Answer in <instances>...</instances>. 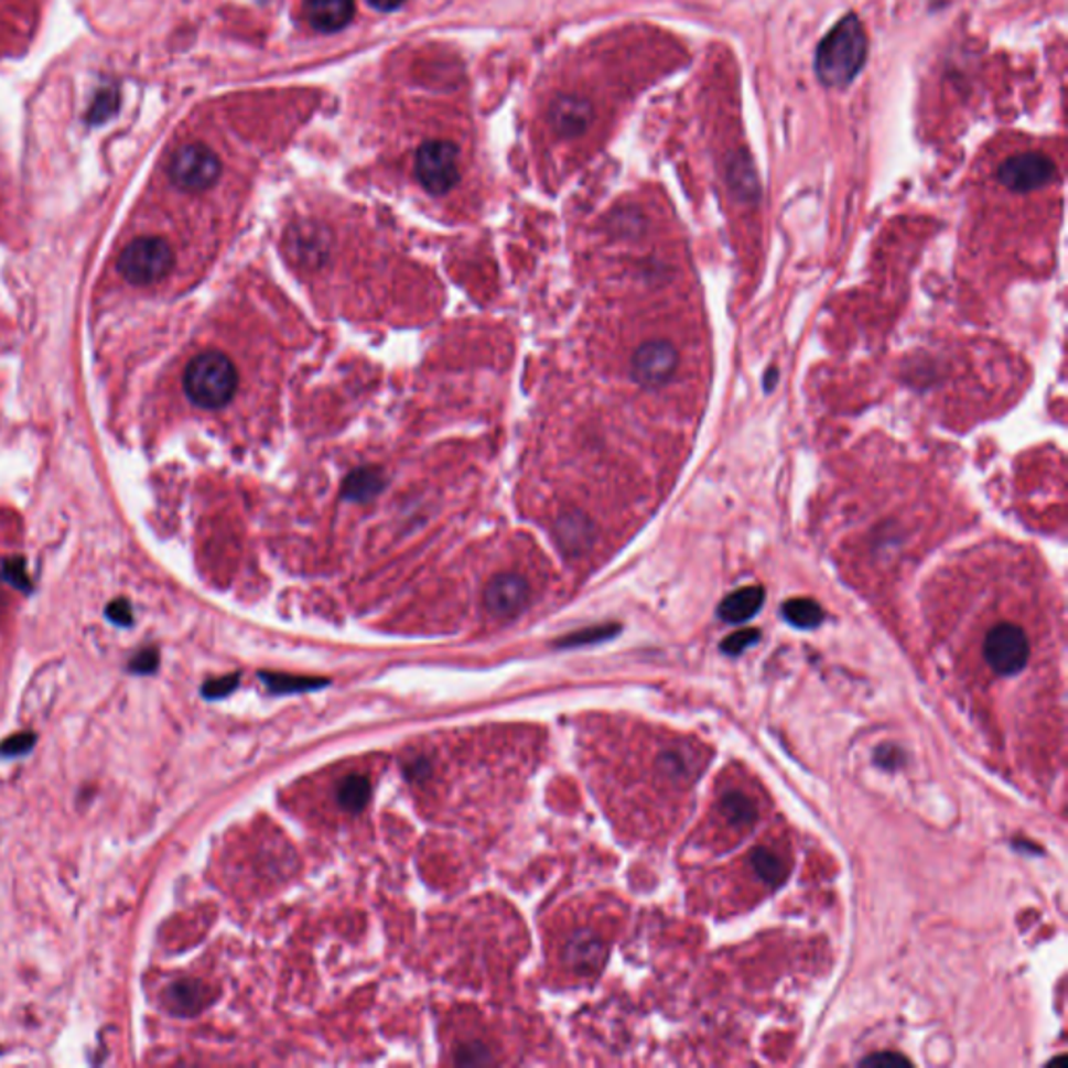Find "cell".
I'll use <instances>...</instances> for the list:
<instances>
[{
  "label": "cell",
  "mask_w": 1068,
  "mask_h": 1068,
  "mask_svg": "<svg viewBox=\"0 0 1068 1068\" xmlns=\"http://www.w3.org/2000/svg\"><path fill=\"white\" fill-rule=\"evenodd\" d=\"M369 794V780L366 777H359V775H350V777L345 778L338 789H336V801L341 803L343 810H347L350 815L359 812L366 808L368 803Z\"/></svg>",
  "instance_id": "17"
},
{
  "label": "cell",
  "mask_w": 1068,
  "mask_h": 1068,
  "mask_svg": "<svg viewBox=\"0 0 1068 1068\" xmlns=\"http://www.w3.org/2000/svg\"><path fill=\"white\" fill-rule=\"evenodd\" d=\"M977 649L988 679L1014 680L1035 660V635L1018 618H995L985 624Z\"/></svg>",
  "instance_id": "2"
},
{
  "label": "cell",
  "mask_w": 1068,
  "mask_h": 1068,
  "mask_svg": "<svg viewBox=\"0 0 1068 1068\" xmlns=\"http://www.w3.org/2000/svg\"><path fill=\"white\" fill-rule=\"evenodd\" d=\"M530 589L520 574H497L486 584V609L495 618H514L518 616L528 603Z\"/></svg>",
  "instance_id": "10"
},
{
  "label": "cell",
  "mask_w": 1068,
  "mask_h": 1068,
  "mask_svg": "<svg viewBox=\"0 0 1068 1068\" xmlns=\"http://www.w3.org/2000/svg\"><path fill=\"white\" fill-rule=\"evenodd\" d=\"M787 621L801 628H812L822 621V609L810 600H794L783 607Z\"/></svg>",
  "instance_id": "18"
},
{
  "label": "cell",
  "mask_w": 1068,
  "mask_h": 1068,
  "mask_svg": "<svg viewBox=\"0 0 1068 1068\" xmlns=\"http://www.w3.org/2000/svg\"><path fill=\"white\" fill-rule=\"evenodd\" d=\"M159 666V654L155 649H144L140 651L134 660L130 661V670L137 675H151Z\"/></svg>",
  "instance_id": "22"
},
{
  "label": "cell",
  "mask_w": 1068,
  "mask_h": 1068,
  "mask_svg": "<svg viewBox=\"0 0 1068 1068\" xmlns=\"http://www.w3.org/2000/svg\"><path fill=\"white\" fill-rule=\"evenodd\" d=\"M168 177L180 193L201 195L212 191L219 182L222 161L207 144L188 142L170 157Z\"/></svg>",
  "instance_id": "6"
},
{
  "label": "cell",
  "mask_w": 1068,
  "mask_h": 1068,
  "mask_svg": "<svg viewBox=\"0 0 1068 1068\" xmlns=\"http://www.w3.org/2000/svg\"><path fill=\"white\" fill-rule=\"evenodd\" d=\"M168 1000L175 1012L195 1014L207 1004L209 991L205 990L198 981H180L174 983V988L168 993Z\"/></svg>",
  "instance_id": "16"
},
{
  "label": "cell",
  "mask_w": 1068,
  "mask_h": 1068,
  "mask_svg": "<svg viewBox=\"0 0 1068 1068\" xmlns=\"http://www.w3.org/2000/svg\"><path fill=\"white\" fill-rule=\"evenodd\" d=\"M236 682H238V677L233 675V677H224V679L209 680L203 689V695L209 698V700H219V698H226L228 693H233L236 689Z\"/></svg>",
  "instance_id": "21"
},
{
  "label": "cell",
  "mask_w": 1068,
  "mask_h": 1068,
  "mask_svg": "<svg viewBox=\"0 0 1068 1068\" xmlns=\"http://www.w3.org/2000/svg\"><path fill=\"white\" fill-rule=\"evenodd\" d=\"M107 616H109V621L117 624V626H130V624H132V607H130L128 603L123 602V600H121V602L111 603V605L107 607Z\"/></svg>",
  "instance_id": "23"
},
{
  "label": "cell",
  "mask_w": 1068,
  "mask_h": 1068,
  "mask_svg": "<svg viewBox=\"0 0 1068 1068\" xmlns=\"http://www.w3.org/2000/svg\"><path fill=\"white\" fill-rule=\"evenodd\" d=\"M563 958L565 962L579 972H591L595 971L600 964H602L603 948L602 943L589 935V932H579L576 937H572L563 950Z\"/></svg>",
  "instance_id": "12"
},
{
  "label": "cell",
  "mask_w": 1068,
  "mask_h": 1068,
  "mask_svg": "<svg viewBox=\"0 0 1068 1068\" xmlns=\"http://www.w3.org/2000/svg\"><path fill=\"white\" fill-rule=\"evenodd\" d=\"M764 602V593L758 586H747L729 595L720 605V616L726 622H743L752 618Z\"/></svg>",
  "instance_id": "15"
},
{
  "label": "cell",
  "mask_w": 1068,
  "mask_h": 1068,
  "mask_svg": "<svg viewBox=\"0 0 1068 1068\" xmlns=\"http://www.w3.org/2000/svg\"><path fill=\"white\" fill-rule=\"evenodd\" d=\"M679 350L668 341H649L633 355V378L645 389H661L679 371Z\"/></svg>",
  "instance_id": "8"
},
{
  "label": "cell",
  "mask_w": 1068,
  "mask_h": 1068,
  "mask_svg": "<svg viewBox=\"0 0 1068 1068\" xmlns=\"http://www.w3.org/2000/svg\"><path fill=\"white\" fill-rule=\"evenodd\" d=\"M401 2H403V0H369V4H374V7H376V9H380V11H392V9H397Z\"/></svg>",
  "instance_id": "26"
},
{
  "label": "cell",
  "mask_w": 1068,
  "mask_h": 1068,
  "mask_svg": "<svg viewBox=\"0 0 1068 1068\" xmlns=\"http://www.w3.org/2000/svg\"><path fill=\"white\" fill-rule=\"evenodd\" d=\"M413 174L430 195H447L462 180V149L449 138H427L413 157Z\"/></svg>",
  "instance_id": "5"
},
{
  "label": "cell",
  "mask_w": 1068,
  "mask_h": 1068,
  "mask_svg": "<svg viewBox=\"0 0 1068 1068\" xmlns=\"http://www.w3.org/2000/svg\"><path fill=\"white\" fill-rule=\"evenodd\" d=\"M355 13L353 0H305V20L317 32L343 30Z\"/></svg>",
  "instance_id": "11"
},
{
  "label": "cell",
  "mask_w": 1068,
  "mask_h": 1068,
  "mask_svg": "<svg viewBox=\"0 0 1068 1068\" xmlns=\"http://www.w3.org/2000/svg\"><path fill=\"white\" fill-rule=\"evenodd\" d=\"M34 743H36V735L34 733H20V735L4 738L0 743V756H4V758L23 756V754H28L34 747Z\"/></svg>",
  "instance_id": "20"
},
{
  "label": "cell",
  "mask_w": 1068,
  "mask_h": 1068,
  "mask_svg": "<svg viewBox=\"0 0 1068 1068\" xmlns=\"http://www.w3.org/2000/svg\"><path fill=\"white\" fill-rule=\"evenodd\" d=\"M116 270L130 289L151 291L174 273V247L161 234H137L119 249Z\"/></svg>",
  "instance_id": "3"
},
{
  "label": "cell",
  "mask_w": 1068,
  "mask_h": 1068,
  "mask_svg": "<svg viewBox=\"0 0 1068 1068\" xmlns=\"http://www.w3.org/2000/svg\"><path fill=\"white\" fill-rule=\"evenodd\" d=\"M547 117L555 137L579 138L589 132L595 119V109L589 98L563 95L551 103Z\"/></svg>",
  "instance_id": "9"
},
{
  "label": "cell",
  "mask_w": 1068,
  "mask_h": 1068,
  "mask_svg": "<svg viewBox=\"0 0 1068 1068\" xmlns=\"http://www.w3.org/2000/svg\"><path fill=\"white\" fill-rule=\"evenodd\" d=\"M1056 175V163L1037 151L1008 157L995 172L997 182L1012 193H1033L1051 184Z\"/></svg>",
  "instance_id": "7"
},
{
  "label": "cell",
  "mask_w": 1068,
  "mask_h": 1068,
  "mask_svg": "<svg viewBox=\"0 0 1068 1068\" xmlns=\"http://www.w3.org/2000/svg\"><path fill=\"white\" fill-rule=\"evenodd\" d=\"M263 680L273 691H305L311 687L324 684V680L294 679V677H282V675H263Z\"/></svg>",
  "instance_id": "19"
},
{
  "label": "cell",
  "mask_w": 1068,
  "mask_h": 1068,
  "mask_svg": "<svg viewBox=\"0 0 1068 1068\" xmlns=\"http://www.w3.org/2000/svg\"><path fill=\"white\" fill-rule=\"evenodd\" d=\"M754 637H756V633H752V630H745V633H737L735 637H731L729 641L724 643V649H726V651H731V654H735V651H741V649H743L745 645H749V643L754 641Z\"/></svg>",
  "instance_id": "25"
},
{
  "label": "cell",
  "mask_w": 1068,
  "mask_h": 1068,
  "mask_svg": "<svg viewBox=\"0 0 1068 1068\" xmlns=\"http://www.w3.org/2000/svg\"><path fill=\"white\" fill-rule=\"evenodd\" d=\"M726 174H729V184L735 188L737 195L752 198V195L758 193V175L754 170V161L745 149L731 155Z\"/></svg>",
  "instance_id": "14"
},
{
  "label": "cell",
  "mask_w": 1068,
  "mask_h": 1068,
  "mask_svg": "<svg viewBox=\"0 0 1068 1068\" xmlns=\"http://www.w3.org/2000/svg\"><path fill=\"white\" fill-rule=\"evenodd\" d=\"M869 58V34L855 13H845L818 42L816 79L824 88L845 90L862 74Z\"/></svg>",
  "instance_id": "1"
},
{
  "label": "cell",
  "mask_w": 1068,
  "mask_h": 1068,
  "mask_svg": "<svg viewBox=\"0 0 1068 1068\" xmlns=\"http://www.w3.org/2000/svg\"><path fill=\"white\" fill-rule=\"evenodd\" d=\"M385 488V476L376 467H362L350 472L343 485V497L355 504H368Z\"/></svg>",
  "instance_id": "13"
},
{
  "label": "cell",
  "mask_w": 1068,
  "mask_h": 1068,
  "mask_svg": "<svg viewBox=\"0 0 1068 1068\" xmlns=\"http://www.w3.org/2000/svg\"><path fill=\"white\" fill-rule=\"evenodd\" d=\"M862 1065H871V1067H899V1065H910L904 1056L899 1054H876V1056H871L866 1060H862Z\"/></svg>",
  "instance_id": "24"
},
{
  "label": "cell",
  "mask_w": 1068,
  "mask_h": 1068,
  "mask_svg": "<svg viewBox=\"0 0 1068 1068\" xmlns=\"http://www.w3.org/2000/svg\"><path fill=\"white\" fill-rule=\"evenodd\" d=\"M238 389V371L233 359L222 350H203L195 355L182 374V390L198 409L217 411L226 408Z\"/></svg>",
  "instance_id": "4"
}]
</instances>
